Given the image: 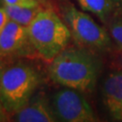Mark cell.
<instances>
[{
  "label": "cell",
  "instance_id": "cell-7",
  "mask_svg": "<svg viewBox=\"0 0 122 122\" xmlns=\"http://www.w3.org/2000/svg\"><path fill=\"white\" fill-rule=\"evenodd\" d=\"M13 118L16 122L57 121L51 102L43 93L33 95L25 106L14 114Z\"/></svg>",
  "mask_w": 122,
  "mask_h": 122
},
{
  "label": "cell",
  "instance_id": "cell-14",
  "mask_svg": "<svg viewBox=\"0 0 122 122\" xmlns=\"http://www.w3.org/2000/svg\"><path fill=\"white\" fill-rule=\"evenodd\" d=\"M11 115L7 112V110L5 109L4 105L0 100V122H7L11 119Z\"/></svg>",
  "mask_w": 122,
  "mask_h": 122
},
{
  "label": "cell",
  "instance_id": "cell-17",
  "mask_svg": "<svg viewBox=\"0 0 122 122\" xmlns=\"http://www.w3.org/2000/svg\"><path fill=\"white\" fill-rule=\"evenodd\" d=\"M37 1H39V2H40V1H41V0H37Z\"/></svg>",
  "mask_w": 122,
  "mask_h": 122
},
{
  "label": "cell",
  "instance_id": "cell-1",
  "mask_svg": "<svg viewBox=\"0 0 122 122\" xmlns=\"http://www.w3.org/2000/svg\"><path fill=\"white\" fill-rule=\"evenodd\" d=\"M101 71L100 59L85 47H66L50 61L49 77L63 87L90 92L94 90Z\"/></svg>",
  "mask_w": 122,
  "mask_h": 122
},
{
  "label": "cell",
  "instance_id": "cell-4",
  "mask_svg": "<svg viewBox=\"0 0 122 122\" xmlns=\"http://www.w3.org/2000/svg\"><path fill=\"white\" fill-rule=\"evenodd\" d=\"M61 16L80 46L94 51H104L111 45L109 32L98 25L85 11L76 8L68 0H61L59 4Z\"/></svg>",
  "mask_w": 122,
  "mask_h": 122
},
{
  "label": "cell",
  "instance_id": "cell-12",
  "mask_svg": "<svg viewBox=\"0 0 122 122\" xmlns=\"http://www.w3.org/2000/svg\"><path fill=\"white\" fill-rule=\"evenodd\" d=\"M37 0H1L2 5H29L36 2Z\"/></svg>",
  "mask_w": 122,
  "mask_h": 122
},
{
  "label": "cell",
  "instance_id": "cell-5",
  "mask_svg": "<svg viewBox=\"0 0 122 122\" xmlns=\"http://www.w3.org/2000/svg\"><path fill=\"white\" fill-rule=\"evenodd\" d=\"M57 121L94 122L96 116L92 108L77 90L64 88L53 94L51 100Z\"/></svg>",
  "mask_w": 122,
  "mask_h": 122
},
{
  "label": "cell",
  "instance_id": "cell-8",
  "mask_svg": "<svg viewBox=\"0 0 122 122\" xmlns=\"http://www.w3.org/2000/svg\"><path fill=\"white\" fill-rule=\"evenodd\" d=\"M101 95L109 116L114 120L122 121V70L114 71L105 78Z\"/></svg>",
  "mask_w": 122,
  "mask_h": 122
},
{
  "label": "cell",
  "instance_id": "cell-9",
  "mask_svg": "<svg viewBox=\"0 0 122 122\" xmlns=\"http://www.w3.org/2000/svg\"><path fill=\"white\" fill-rule=\"evenodd\" d=\"M7 14L8 19L15 23H17L23 26L28 27L36 15L42 11L39 1L33 4L20 5H2Z\"/></svg>",
  "mask_w": 122,
  "mask_h": 122
},
{
  "label": "cell",
  "instance_id": "cell-10",
  "mask_svg": "<svg viewBox=\"0 0 122 122\" xmlns=\"http://www.w3.org/2000/svg\"><path fill=\"white\" fill-rule=\"evenodd\" d=\"M80 7L85 12L95 15L103 23L109 22L114 10L112 0H76Z\"/></svg>",
  "mask_w": 122,
  "mask_h": 122
},
{
  "label": "cell",
  "instance_id": "cell-15",
  "mask_svg": "<svg viewBox=\"0 0 122 122\" xmlns=\"http://www.w3.org/2000/svg\"><path fill=\"white\" fill-rule=\"evenodd\" d=\"M114 4V9L118 10L120 14H122V0H112Z\"/></svg>",
  "mask_w": 122,
  "mask_h": 122
},
{
  "label": "cell",
  "instance_id": "cell-6",
  "mask_svg": "<svg viewBox=\"0 0 122 122\" xmlns=\"http://www.w3.org/2000/svg\"><path fill=\"white\" fill-rule=\"evenodd\" d=\"M33 53L36 52L31 44L28 28L9 20L0 34V57H26Z\"/></svg>",
  "mask_w": 122,
  "mask_h": 122
},
{
  "label": "cell",
  "instance_id": "cell-2",
  "mask_svg": "<svg viewBox=\"0 0 122 122\" xmlns=\"http://www.w3.org/2000/svg\"><path fill=\"white\" fill-rule=\"evenodd\" d=\"M43 78L34 66L16 62L0 71V100L10 115H14L30 100Z\"/></svg>",
  "mask_w": 122,
  "mask_h": 122
},
{
  "label": "cell",
  "instance_id": "cell-3",
  "mask_svg": "<svg viewBox=\"0 0 122 122\" xmlns=\"http://www.w3.org/2000/svg\"><path fill=\"white\" fill-rule=\"evenodd\" d=\"M27 28L36 53L48 62L67 47L71 38L62 18L52 9H42Z\"/></svg>",
  "mask_w": 122,
  "mask_h": 122
},
{
  "label": "cell",
  "instance_id": "cell-16",
  "mask_svg": "<svg viewBox=\"0 0 122 122\" xmlns=\"http://www.w3.org/2000/svg\"><path fill=\"white\" fill-rule=\"evenodd\" d=\"M3 68H4V64H3V62H2V58L0 57V71H2Z\"/></svg>",
  "mask_w": 122,
  "mask_h": 122
},
{
  "label": "cell",
  "instance_id": "cell-13",
  "mask_svg": "<svg viewBox=\"0 0 122 122\" xmlns=\"http://www.w3.org/2000/svg\"><path fill=\"white\" fill-rule=\"evenodd\" d=\"M9 21L7 14L5 12L3 6H0V34L2 33V31L4 30L7 22Z\"/></svg>",
  "mask_w": 122,
  "mask_h": 122
},
{
  "label": "cell",
  "instance_id": "cell-11",
  "mask_svg": "<svg viewBox=\"0 0 122 122\" xmlns=\"http://www.w3.org/2000/svg\"><path fill=\"white\" fill-rule=\"evenodd\" d=\"M108 26L111 38L122 50V19L111 18L108 22Z\"/></svg>",
  "mask_w": 122,
  "mask_h": 122
}]
</instances>
